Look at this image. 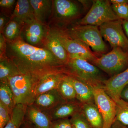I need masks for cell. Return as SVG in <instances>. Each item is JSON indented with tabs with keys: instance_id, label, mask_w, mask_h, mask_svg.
<instances>
[{
	"instance_id": "cell-10",
	"label": "cell",
	"mask_w": 128,
	"mask_h": 128,
	"mask_svg": "<svg viewBox=\"0 0 128 128\" xmlns=\"http://www.w3.org/2000/svg\"><path fill=\"white\" fill-rule=\"evenodd\" d=\"M54 9L56 17L61 22L67 23L76 20L80 15V6L69 0H55Z\"/></svg>"
},
{
	"instance_id": "cell-38",
	"label": "cell",
	"mask_w": 128,
	"mask_h": 128,
	"mask_svg": "<svg viewBox=\"0 0 128 128\" xmlns=\"http://www.w3.org/2000/svg\"><path fill=\"white\" fill-rule=\"evenodd\" d=\"M122 26L124 31L128 39V20H122Z\"/></svg>"
},
{
	"instance_id": "cell-1",
	"label": "cell",
	"mask_w": 128,
	"mask_h": 128,
	"mask_svg": "<svg viewBox=\"0 0 128 128\" xmlns=\"http://www.w3.org/2000/svg\"><path fill=\"white\" fill-rule=\"evenodd\" d=\"M6 55L20 73L38 79L48 73L64 72V66L50 50L31 45L20 37L13 41H7Z\"/></svg>"
},
{
	"instance_id": "cell-33",
	"label": "cell",
	"mask_w": 128,
	"mask_h": 128,
	"mask_svg": "<svg viewBox=\"0 0 128 128\" xmlns=\"http://www.w3.org/2000/svg\"><path fill=\"white\" fill-rule=\"evenodd\" d=\"M16 2L15 0H0V6L3 8L9 9L12 7Z\"/></svg>"
},
{
	"instance_id": "cell-37",
	"label": "cell",
	"mask_w": 128,
	"mask_h": 128,
	"mask_svg": "<svg viewBox=\"0 0 128 128\" xmlns=\"http://www.w3.org/2000/svg\"><path fill=\"white\" fill-rule=\"evenodd\" d=\"M20 128H35L29 121L26 120L24 121Z\"/></svg>"
},
{
	"instance_id": "cell-5",
	"label": "cell",
	"mask_w": 128,
	"mask_h": 128,
	"mask_svg": "<svg viewBox=\"0 0 128 128\" xmlns=\"http://www.w3.org/2000/svg\"><path fill=\"white\" fill-rule=\"evenodd\" d=\"M110 77L121 73L128 68V51L119 47L91 62Z\"/></svg>"
},
{
	"instance_id": "cell-20",
	"label": "cell",
	"mask_w": 128,
	"mask_h": 128,
	"mask_svg": "<svg viewBox=\"0 0 128 128\" xmlns=\"http://www.w3.org/2000/svg\"><path fill=\"white\" fill-rule=\"evenodd\" d=\"M81 112L92 128H104L103 118L95 102L82 104Z\"/></svg>"
},
{
	"instance_id": "cell-7",
	"label": "cell",
	"mask_w": 128,
	"mask_h": 128,
	"mask_svg": "<svg viewBox=\"0 0 128 128\" xmlns=\"http://www.w3.org/2000/svg\"><path fill=\"white\" fill-rule=\"evenodd\" d=\"M59 39L68 53L69 58H80L92 62L98 57L89 46L81 41L71 38L63 30L54 29Z\"/></svg>"
},
{
	"instance_id": "cell-27",
	"label": "cell",
	"mask_w": 128,
	"mask_h": 128,
	"mask_svg": "<svg viewBox=\"0 0 128 128\" xmlns=\"http://www.w3.org/2000/svg\"><path fill=\"white\" fill-rule=\"evenodd\" d=\"M116 104V119L128 127V102L120 99Z\"/></svg>"
},
{
	"instance_id": "cell-8",
	"label": "cell",
	"mask_w": 128,
	"mask_h": 128,
	"mask_svg": "<svg viewBox=\"0 0 128 128\" xmlns=\"http://www.w3.org/2000/svg\"><path fill=\"white\" fill-rule=\"evenodd\" d=\"M102 38L112 48L119 47L128 51V39L122 26L121 19L110 21L99 26Z\"/></svg>"
},
{
	"instance_id": "cell-28",
	"label": "cell",
	"mask_w": 128,
	"mask_h": 128,
	"mask_svg": "<svg viewBox=\"0 0 128 128\" xmlns=\"http://www.w3.org/2000/svg\"><path fill=\"white\" fill-rule=\"evenodd\" d=\"M70 120L72 128H92L81 111L70 117Z\"/></svg>"
},
{
	"instance_id": "cell-18",
	"label": "cell",
	"mask_w": 128,
	"mask_h": 128,
	"mask_svg": "<svg viewBox=\"0 0 128 128\" xmlns=\"http://www.w3.org/2000/svg\"><path fill=\"white\" fill-rule=\"evenodd\" d=\"M10 19L16 20L23 26L36 20L29 0H18Z\"/></svg>"
},
{
	"instance_id": "cell-4",
	"label": "cell",
	"mask_w": 128,
	"mask_h": 128,
	"mask_svg": "<svg viewBox=\"0 0 128 128\" xmlns=\"http://www.w3.org/2000/svg\"><path fill=\"white\" fill-rule=\"evenodd\" d=\"M64 31L68 36L81 41L96 52L104 54L108 50L107 47L97 26L77 25Z\"/></svg>"
},
{
	"instance_id": "cell-26",
	"label": "cell",
	"mask_w": 128,
	"mask_h": 128,
	"mask_svg": "<svg viewBox=\"0 0 128 128\" xmlns=\"http://www.w3.org/2000/svg\"><path fill=\"white\" fill-rule=\"evenodd\" d=\"M23 25L14 19H10V21L6 25L2 32L7 41H14L20 37Z\"/></svg>"
},
{
	"instance_id": "cell-29",
	"label": "cell",
	"mask_w": 128,
	"mask_h": 128,
	"mask_svg": "<svg viewBox=\"0 0 128 128\" xmlns=\"http://www.w3.org/2000/svg\"><path fill=\"white\" fill-rule=\"evenodd\" d=\"M112 7L120 19L128 20V3L112 4Z\"/></svg>"
},
{
	"instance_id": "cell-39",
	"label": "cell",
	"mask_w": 128,
	"mask_h": 128,
	"mask_svg": "<svg viewBox=\"0 0 128 128\" xmlns=\"http://www.w3.org/2000/svg\"><path fill=\"white\" fill-rule=\"evenodd\" d=\"M110 1L112 4L128 3V0H111Z\"/></svg>"
},
{
	"instance_id": "cell-9",
	"label": "cell",
	"mask_w": 128,
	"mask_h": 128,
	"mask_svg": "<svg viewBox=\"0 0 128 128\" xmlns=\"http://www.w3.org/2000/svg\"><path fill=\"white\" fill-rule=\"evenodd\" d=\"M94 102L104 121V128H111L116 120V102L102 87L92 88Z\"/></svg>"
},
{
	"instance_id": "cell-11",
	"label": "cell",
	"mask_w": 128,
	"mask_h": 128,
	"mask_svg": "<svg viewBox=\"0 0 128 128\" xmlns=\"http://www.w3.org/2000/svg\"><path fill=\"white\" fill-rule=\"evenodd\" d=\"M128 84V68L121 73L107 79L104 83L102 88L116 102L120 99L121 92Z\"/></svg>"
},
{
	"instance_id": "cell-2",
	"label": "cell",
	"mask_w": 128,
	"mask_h": 128,
	"mask_svg": "<svg viewBox=\"0 0 128 128\" xmlns=\"http://www.w3.org/2000/svg\"><path fill=\"white\" fill-rule=\"evenodd\" d=\"M63 70L66 75L81 80L92 88H102L107 80L99 68L82 59L69 58Z\"/></svg>"
},
{
	"instance_id": "cell-15",
	"label": "cell",
	"mask_w": 128,
	"mask_h": 128,
	"mask_svg": "<svg viewBox=\"0 0 128 128\" xmlns=\"http://www.w3.org/2000/svg\"><path fill=\"white\" fill-rule=\"evenodd\" d=\"M82 105L77 100L66 101L48 113L52 121L69 118L81 111Z\"/></svg>"
},
{
	"instance_id": "cell-17",
	"label": "cell",
	"mask_w": 128,
	"mask_h": 128,
	"mask_svg": "<svg viewBox=\"0 0 128 128\" xmlns=\"http://www.w3.org/2000/svg\"><path fill=\"white\" fill-rule=\"evenodd\" d=\"M22 29L27 43L35 46L44 41L47 33L44 25L36 20L25 24Z\"/></svg>"
},
{
	"instance_id": "cell-13",
	"label": "cell",
	"mask_w": 128,
	"mask_h": 128,
	"mask_svg": "<svg viewBox=\"0 0 128 128\" xmlns=\"http://www.w3.org/2000/svg\"><path fill=\"white\" fill-rule=\"evenodd\" d=\"M66 101L58 89H56L36 96L33 104L40 109L48 112Z\"/></svg>"
},
{
	"instance_id": "cell-36",
	"label": "cell",
	"mask_w": 128,
	"mask_h": 128,
	"mask_svg": "<svg viewBox=\"0 0 128 128\" xmlns=\"http://www.w3.org/2000/svg\"><path fill=\"white\" fill-rule=\"evenodd\" d=\"M111 128H128V127L124 125L116 119L112 124Z\"/></svg>"
},
{
	"instance_id": "cell-6",
	"label": "cell",
	"mask_w": 128,
	"mask_h": 128,
	"mask_svg": "<svg viewBox=\"0 0 128 128\" xmlns=\"http://www.w3.org/2000/svg\"><path fill=\"white\" fill-rule=\"evenodd\" d=\"M120 19L112 9L110 0L92 1L90 9L86 16L78 21L77 25L100 26L103 24Z\"/></svg>"
},
{
	"instance_id": "cell-24",
	"label": "cell",
	"mask_w": 128,
	"mask_h": 128,
	"mask_svg": "<svg viewBox=\"0 0 128 128\" xmlns=\"http://www.w3.org/2000/svg\"><path fill=\"white\" fill-rule=\"evenodd\" d=\"M27 106L18 104L13 108L10 121L4 128H20L24 121Z\"/></svg>"
},
{
	"instance_id": "cell-21",
	"label": "cell",
	"mask_w": 128,
	"mask_h": 128,
	"mask_svg": "<svg viewBox=\"0 0 128 128\" xmlns=\"http://www.w3.org/2000/svg\"><path fill=\"white\" fill-rule=\"evenodd\" d=\"M34 17L38 22L44 25L51 13L52 2L49 0H30Z\"/></svg>"
},
{
	"instance_id": "cell-31",
	"label": "cell",
	"mask_w": 128,
	"mask_h": 128,
	"mask_svg": "<svg viewBox=\"0 0 128 128\" xmlns=\"http://www.w3.org/2000/svg\"><path fill=\"white\" fill-rule=\"evenodd\" d=\"M52 128H72L70 118L60 119L52 121Z\"/></svg>"
},
{
	"instance_id": "cell-32",
	"label": "cell",
	"mask_w": 128,
	"mask_h": 128,
	"mask_svg": "<svg viewBox=\"0 0 128 128\" xmlns=\"http://www.w3.org/2000/svg\"><path fill=\"white\" fill-rule=\"evenodd\" d=\"M7 41L2 34H0V59L6 57Z\"/></svg>"
},
{
	"instance_id": "cell-16",
	"label": "cell",
	"mask_w": 128,
	"mask_h": 128,
	"mask_svg": "<svg viewBox=\"0 0 128 128\" xmlns=\"http://www.w3.org/2000/svg\"><path fill=\"white\" fill-rule=\"evenodd\" d=\"M26 114L28 121L35 128H52V121L48 113L33 104L27 106Z\"/></svg>"
},
{
	"instance_id": "cell-12",
	"label": "cell",
	"mask_w": 128,
	"mask_h": 128,
	"mask_svg": "<svg viewBox=\"0 0 128 128\" xmlns=\"http://www.w3.org/2000/svg\"><path fill=\"white\" fill-rule=\"evenodd\" d=\"M44 41L45 48L50 50L60 63L65 65L69 60L68 55L54 29L49 30L47 32Z\"/></svg>"
},
{
	"instance_id": "cell-22",
	"label": "cell",
	"mask_w": 128,
	"mask_h": 128,
	"mask_svg": "<svg viewBox=\"0 0 128 128\" xmlns=\"http://www.w3.org/2000/svg\"><path fill=\"white\" fill-rule=\"evenodd\" d=\"M18 68L8 57L0 59V82H7L8 78L20 73Z\"/></svg>"
},
{
	"instance_id": "cell-35",
	"label": "cell",
	"mask_w": 128,
	"mask_h": 128,
	"mask_svg": "<svg viewBox=\"0 0 128 128\" xmlns=\"http://www.w3.org/2000/svg\"><path fill=\"white\" fill-rule=\"evenodd\" d=\"M7 18L6 16L1 15L0 16V33L2 34L6 25L7 24ZM8 23V22H7Z\"/></svg>"
},
{
	"instance_id": "cell-25",
	"label": "cell",
	"mask_w": 128,
	"mask_h": 128,
	"mask_svg": "<svg viewBox=\"0 0 128 128\" xmlns=\"http://www.w3.org/2000/svg\"><path fill=\"white\" fill-rule=\"evenodd\" d=\"M0 102L7 108L11 114L16 105L13 93L8 82H0Z\"/></svg>"
},
{
	"instance_id": "cell-23",
	"label": "cell",
	"mask_w": 128,
	"mask_h": 128,
	"mask_svg": "<svg viewBox=\"0 0 128 128\" xmlns=\"http://www.w3.org/2000/svg\"><path fill=\"white\" fill-rule=\"evenodd\" d=\"M57 89L65 100H77L75 89L68 76L66 75L64 76L60 82Z\"/></svg>"
},
{
	"instance_id": "cell-34",
	"label": "cell",
	"mask_w": 128,
	"mask_h": 128,
	"mask_svg": "<svg viewBox=\"0 0 128 128\" xmlns=\"http://www.w3.org/2000/svg\"><path fill=\"white\" fill-rule=\"evenodd\" d=\"M120 97L123 100L128 102V84L122 90Z\"/></svg>"
},
{
	"instance_id": "cell-30",
	"label": "cell",
	"mask_w": 128,
	"mask_h": 128,
	"mask_svg": "<svg viewBox=\"0 0 128 128\" xmlns=\"http://www.w3.org/2000/svg\"><path fill=\"white\" fill-rule=\"evenodd\" d=\"M11 114L7 108L0 102V128H4L10 121Z\"/></svg>"
},
{
	"instance_id": "cell-14",
	"label": "cell",
	"mask_w": 128,
	"mask_h": 128,
	"mask_svg": "<svg viewBox=\"0 0 128 128\" xmlns=\"http://www.w3.org/2000/svg\"><path fill=\"white\" fill-rule=\"evenodd\" d=\"M66 74L63 72L48 73L40 78L36 83V97L40 94L57 89L60 82Z\"/></svg>"
},
{
	"instance_id": "cell-19",
	"label": "cell",
	"mask_w": 128,
	"mask_h": 128,
	"mask_svg": "<svg viewBox=\"0 0 128 128\" xmlns=\"http://www.w3.org/2000/svg\"><path fill=\"white\" fill-rule=\"evenodd\" d=\"M68 76L75 89L76 100L82 104L95 102L92 87L81 80Z\"/></svg>"
},
{
	"instance_id": "cell-3",
	"label": "cell",
	"mask_w": 128,
	"mask_h": 128,
	"mask_svg": "<svg viewBox=\"0 0 128 128\" xmlns=\"http://www.w3.org/2000/svg\"><path fill=\"white\" fill-rule=\"evenodd\" d=\"M38 80L30 75L21 73L8 78L15 105L28 106L33 104L36 98L35 86Z\"/></svg>"
}]
</instances>
